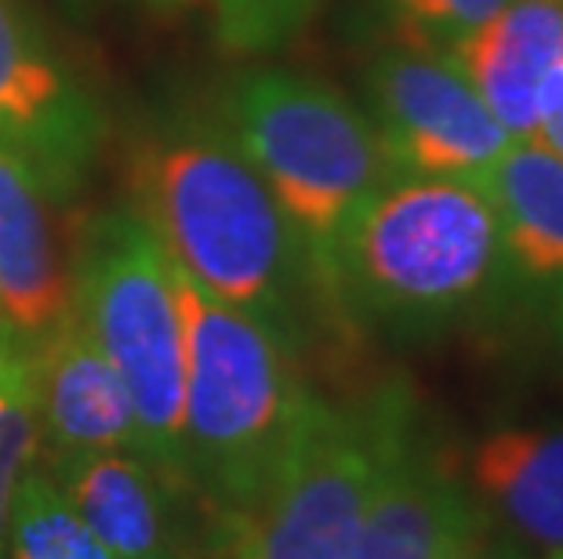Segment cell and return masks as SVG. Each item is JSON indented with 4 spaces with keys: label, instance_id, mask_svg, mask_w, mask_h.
<instances>
[{
    "label": "cell",
    "instance_id": "cell-1",
    "mask_svg": "<svg viewBox=\"0 0 563 559\" xmlns=\"http://www.w3.org/2000/svg\"><path fill=\"white\" fill-rule=\"evenodd\" d=\"M128 189L131 211L197 288L298 335L320 277L222 116L175 113L142 127L128 149Z\"/></svg>",
    "mask_w": 563,
    "mask_h": 559
},
{
    "label": "cell",
    "instance_id": "cell-2",
    "mask_svg": "<svg viewBox=\"0 0 563 559\" xmlns=\"http://www.w3.org/2000/svg\"><path fill=\"white\" fill-rule=\"evenodd\" d=\"M323 294L378 335L437 338L495 320L520 299L481 182L397 175L342 225Z\"/></svg>",
    "mask_w": 563,
    "mask_h": 559
},
{
    "label": "cell",
    "instance_id": "cell-3",
    "mask_svg": "<svg viewBox=\"0 0 563 559\" xmlns=\"http://www.w3.org/2000/svg\"><path fill=\"white\" fill-rule=\"evenodd\" d=\"M186 338L183 458L178 476L214 508L219 530L244 516L313 400L295 335L211 299L175 266Z\"/></svg>",
    "mask_w": 563,
    "mask_h": 559
},
{
    "label": "cell",
    "instance_id": "cell-4",
    "mask_svg": "<svg viewBox=\"0 0 563 559\" xmlns=\"http://www.w3.org/2000/svg\"><path fill=\"white\" fill-rule=\"evenodd\" d=\"M222 124L277 197L317 277L342 225L397 178L371 113L328 80L251 69L225 91Z\"/></svg>",
    "mask_w": 563,
    "mask_h": 559
},
{
    "label": "cell",
    "instance_id": "cell-5",
    "mask_svg": "<svg viewBox=\"0 0 563 559\" xmlns=\"http://www.w3.org/2000/svg\"><path fill=\"white\" fill-rule=\"evenodd\" d=\"M69 309L124 378L142 458L178 476L186 396L183 305L175 261L135 211H102L80 230L69 255Z\"/></svg>",
    "mask_w": 563,
    "mask_h": 559
},
{
    "label": "cell",
    "instance_id": "cell-6",
    "mask_svg": "<svg viewBox=\"0 0 563 559\" xmlns=\"http://www.w3.org/2000/svg\"><path fill=\"white\" fill-rule=\"evenodd\" d=\"M407 407L404 389H382L364 403H331L313 392L255 505L222 527L233 559H353L371 491Z\"/></svg>",
    "mask_w": 563,
    "mask_h": 559
},
{
    "label": "cell",
    "instance_id": "cell-7",
    "mask_svg": "<svg viewBox=\"0 0 563 559\" xmlns=\"http://www.w3.org/2000/svg\"><path fill=\"white\" fill-rule=\"evenodd\" d=\"M364 88L397 175L484 182L517 142L451 55L397 44L371 63Z\"/></svg>",
    "mask_w": 563,
    "mask_h": 559
},
{
    "label": "cell",
    "instance_id": "cell-8",
    "mask_svg": "<svg viewBox=\"0 0 563 559\" xmlns=\"http://www.w3.org/2000/svg\"><path fill=\"white\" fill-rule=\"evenodd\" d=\"M106 124L15 0H0V138L22 149L55 197H69L99 157Z\"/></svg>",
    "mask_w": 563,
    "mask_h": 559
},
{
    "label": "cell",
    "instance_id": "cell-9",
    "mask_svg": "<svg viewBox=\"0 0 563 559\" xmlns=\"http://www.w3.org/2000/svg\"><path fill=\"white\" fill-rule=\"evenodd\" d=\"M484 538L487 523L462 472L418 436L407 407L371 491L353 559H470Z\"/></svg>",
    "mask_w": 563,
    "mask_h": 559
},
{
    "label": "cell",
    "instance_id": "cell-10",
    "mask_svg": "<svg viewBox=\"0 0 563 559\" xmlns=\"http://www.w3.org/2000/svg\"><path fill=\"white\" fill-rule=\"evenodd\" d=\"M33 364H37L41 444L47 447V461L102 455V450L142 455L135 403L124 378L106 360L74 309L52 331L33 338Z\"/></svg>",
    "mask_w": 563,
    "mask_h": 559
},
{
    "label": "cell",
    "instance_id": "cell-11",
    "mask_svg": "<svg viewBox=\"0 0 563 559\" xmlns=\"http://www.w3.org/2000/svg\"><path fill=\"white\" fill-rule=\"evenodd\" d=\"M462 483L487 530L523 552L563 556V422L487 433L465 458Z\"/></svg>",
    "mask_w": 563,
    "mask_h": 559
},
{
    "label": "cell",
    "instance_id": "cell-12",
    "mask_svg": "<svg viewBox=\"0 0 563 559\" xmlns=\"http://www.w3.org/2000/svg\"><path fill=\"white\" fill-rule=\"evenodd\" d=\"M55 200L26 153L0 138V327L30 342L69 313V261L58 251Z\"/></svg>",
    "mask_w": 563,
    "mask_h": 559
},
{
    "label": "cell",
    "instance_id": "cell-13",
    "mask_svg": "<svg viewBox=\"0 0 563 559\" xmlns=\"http://www.w3.org/2000/svg\"><path fill=\"white\" fill-rule=\"evenodd\" d=\"M44 469L117 559H178L175 472L135 450L58 458Z\"/></svg>",
    "mask_w": 563,
    "mask_h": 559
},
{
    "label": "cell",
    "instance_id": "cell-14",
    "mask_svg": "<svg viewBox=\"0 0 563 559\" xmlns=\"http://www.w3.org/2000/svg\"><path fill=\"white\" fill-rule=\"evenodd\" d=\"M517 142L538 135V94L563 63V0H509L451 52Z\"/></svg>",
    "mask_w": 563,
    "mask_h": 559
},
{
    "label": "cell",
    "instance_id": "cell-15",
    "mask_svg": "<svg viewBox=\"0 0 563 559\" xmlns=\"http://www.w3.org/2000/svg\"><path fill=\"white\" fill-rule=\"evenodd\" d=\"M523 299L563 316V160L542 142H512L484 175Z\"/></svg>",
    "mask_w": 563,
    "mask_h": 559
},
{
    "label": "cell",
    "instance_id": "cell-16",
    "mask_svg": "<svg viewBox=\"0 0 563 559\" xmlns=\"http://www.w3.org/2000/svg\"><path fill=\"white\" fill-rule=\"evenodd\" d=\"M0 559H117L47 469H30L8 513Z\"/></svg>",
    "mask_w": 563,
    "mask_h": 559
},
{
    "label": "cell",
    "instance_id": "cell-17",
    "mask_svg": "<svg viewBox=\"0 0 563 559\" xmlns=\"http://www.w3.org/2000/svg\"><path fill=\"white\" fill-rule=\"evenodd\" d=\"M41 447V400L33 342L0 327V552L8 513Z\"/></svg>",
    "mask_w": 563,
    "mask_h": 559
},
{
    "label": "cell",
    "instance_id": "cell-18",
    "mask_svg": "<svg viewBox=\"0 0 563 559\" xmlns=\"http://www.w3.org/2000/svg\"><path fill=\"white\" fill-rule=\"evenodd\" d=\"M506 4L509 0H386V15L397 44L451 55Z\"/></svg>",
    "mask_w": 563,
    "mask_h": 559
},
{
    "label": "cell",
    "instance_id": "cell-19",
    "mask_svg": "<svg viewBox=\"0 0 563 559\" xmlns=\"http://www.w3.org/2000/svg\"><path fill=\"white\" fill-rule=\"evenodd\" d=\"M323 0H219V41L230 52H273L291 41Z\"/></svg>",
    "mask_w": 563,
    "mask_h": 559
},
{
    "label": "cell",
    "instance_id": "cell-20",
    "mask_svg": "<svg viewBox=\"0 0 563 559\" xmlns=\"http://www.w3.org/2000/svg\"><path fill=\"white\" fill-rule=\"evenodd\" d=\"M534 142L563 160V63L553 66V74L545 77L542 94H538V135Z\"/></svg>",
    "mask_w": 563,
    "mask_h": 559
},
{
    "label": "cell",
    "instance_id": "cell-21",
    "mask_svg": "<svg viewBox=\"0 0 563 559\" xmlns=\"http://www.w3.org/2000/svg\"><path fill=\"white\" fill-rule=\"evenodd\" d=\"M470 559H531L523 549H517L512 541L506 538H490V530H487V538L476 545V552Z\"/></svg>",
    "mask_w": 563,
    "mask_h": 559
},
{
    "label": "cell",
    "instance_id": "cell-22",
    "mask_svg": "<svg viewBox=\"0 0 563 559\" xmlns=\"http://www.w3.org/2000/svg\"><path fill=\"white\" fill-rule=\"evenodd\" d=\"M553 559H563V556H553Z\"/></svg>",
    "mask_w": 563,
    "mask_h": 559
}]
</instances>
